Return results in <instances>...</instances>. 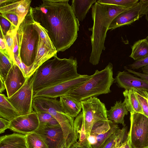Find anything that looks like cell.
Returning <instances> with one entry per match:
<instances>
[{
	"label": "cell",
	"mask_w": 148,
	"mask_h": 148,
	"mask_svg": "<svg viewBox=\"0 0 148 148\" xmlns=\"http://www.w3.org/2000/svg\"><path fill=\"white\" fill-rule=\"evenodd\" d=\"M14 64L8 51L0 50V76L4 80Z\"/></svg>",
	"instance_id": "cell-27"
},
{
	"label": "cell",
	"mask_w": 148,
	"mask_h": 148,
	"mask_svg": "<svg viewBox=\"0 0 148 148\" xmlns=\"http://www.w3.org/2000/svg\"><path fill=\"white\" fill-rule=\"evenodd\" d=\"M39 122L37 129L60 125L56 119L49 114L45 112H36Z\"/></svg>",
	"instance_id": "cell-28"
},
{
	"label": "cell",
	"mask_w": 148,
	"mask_h": 148,
	"mask_svg": "<svg viewBox=\"0 0 148 148\" xmlns=\"http://www.w3.org/2000/svg\"><path fill=\"white\" fill-rule=\"evenodd\" d=\"M0 30L4 36L10 31L14 29L17 30L8 20L0 15Z\"/></svg>",
	"instance_id": "cell-35"
},
{
	"label": "cell",
	"mask_w": 148,
	"mask_h": 148,
	"mask_svg": "<svg viewBox=\"0 0 148 148\" xmlns=\"http://www.w3.org/2000/svg\"><path fill=\"white\" fill-rule=\"evenodd\" d=\"M73 126L75 138V143L79 145H89L82 111L75 118L74 121Z\"/></svg>",
	"instance_id": "cell-21"
},
{
	"label": "cell",
	"mask_w": 148,
	"mask_h": 148,
	"mask_svg": "<svg viewBox=\"0 0 148 148\" xmlns=\"http://www.w3.org/2000/svg\"><path fill=\"white\" fill-rule=\"evenodd\" d=\"M125 70L129 73H131L134 75L138 76L142 79L148 83V75L139 72H136L130 69H128L126 66L124 67Z\"/></svg>",
	"instance_id": "cell-40"
},
{
	"label": "cell",
	"mask_w": 148,
	"mask_h": 148,
	"mask_svg": "<svg viewBox=\"0 0 148 148\" xmlns=\"http://www.w3.org/2000/svg\"><path fill=\"white\" fill-rule=\"evenodd\" d=\"M0 97L1 118L10 121L21 116L18 111L9 101L4 94L1 93Z\"/></svg>",
	"instance_id": "cell-22"
},
{
	"label": "cell",
	"mask_w": 148,
	"mask_h": 148,
	"mask_svg": "<svg viewBox=\"0 0 148 148\" xmlns=\"http://www.w3.org/2000/svg\"><path fill=\"white\" fill-rule=\"evenodd\" d=\"M76 59L54 58L43 63L33 75L34 92L79 77Z\"/></svg>",
	"instance_id": "cell-2"
},
{
	"label": "cell",
	"mask_w": 148,
	"mask_h": 148,
	"mask_svg": "<svg viewBox=\"0 0 148 148\" xmlns=\"http://www.w3.org/2000/svg\"><path fill=\"white\" fill-rule=\"evenodd\" d=\"M138 90L143 96L146 99L148 105V91L144 90Z\"/></svg>",
	"instance_id": "cell-44"
},
{
	"label": "cell",
	"mask_w": 148,
	"mask_h": 148,
	"mask_svg": "<svg viewBox=\"0 0 148 148\" xmlns=\"http://www.w3.org/2000/svg\"><path fill=\"white\" fill-rule=\"evenodd\" d=\"M126 142L124 143L119 148H125Z\"/></svg>",
	"instance_id": "cell-49"
},
{
	"label": "cell",
	"mask_w": 148,
	"mask_h": 148,
	"mask_svg": "<svg viewBox=\"0 0 148 148\" xmlns=\"http://www.w3.org/2000/svg\"><path fill=\"white\" fill-rule=\"evenodd\" d=\"M97 2L105 5L119 6L125 8L131 7L138 2V0H99Z\"/></svg>",
	"instance_id": "cell-31"
},
{
	"label": "cell",
	"mask_w": 148,
	"mask_h": 148,
	"mask_svg": "<svg viewBox=\"0 0 148 148\" xmlns=\"http://www.w3.org/2000/svg\"><path fill=\"white\" fill-rule=\"evenodd\" d=\"M69 0H43L30 10L34 21L46 31L57 52L69 49L77 37L80 25Z\"/></svg>",
	"instance_id": "cell-1"
},
{
	"label": "cell",
	"mask_w": 148,
	"mask_h": 148,
	"mask_svg": "<svg viewBox=\"0 0 148 148\" xmlns=\"http://www.w3.org/2000/svg\"><path fill=\"white\" fill-rule=\"evenodd\" d=\"M0 148H27L26 135L14 133L1 136Z\"/></svg>",
	"instance_id": "cell-18"
},
{
	"label": "cell",
	"mask_w": 148,
	"mask_h": 148,
	"mask_svg": "<svg viewBox=\"0 0 148 148\" xmlns=\"http://www.w3.org/2000/svg\"><path fill=\"white\" fill-rule=\"evenodd\" d=\"M27 78L19 67L14 64L4 80L7 97H10L21 88Z\"/></svg>",
	"instance_id": "cell-15"
},
{
	"label": "cell",
	"mask_w": 148,
	"mask_h": 148,
	"mask_svg": "<svg viewBox=\"0 0 148 148\" xmlns=\"http://www.w3.org/2000/svg\"><path fill=\"white\" fill-rule=\"evenodd\" d=\"M0 15L8 20L18 29L21 23L17 15L9 12L0 13Z\"/></svg>",
	"instance_id": "cell-36"
},
{
	"label": "cell",
	"mask_w": 148,
	"mask_h": 148,
	"mask_svg": "<svg viewBox=\"0 0 148 148\" xmlns=\"http://www.w3.org/2000/svg\"><path fill=\"white\" fill-rule=\"evenodd\" d=\"M124 102L130 113H139L144 114L140 104L133 89L125 90L123 92Z\"/></svg>",
	"instance_id": "cell-25"
},
{
	"label": "cell",
	"mask_w": 148,
	"mask_h": 148,
	"mask_svg": "<svg viewBox=\"0 0 148 148\" xmlns=\"http://www.w3.org/2000/svg\"><path fill=\"white\" fill-rule=\"evenodd\" d=\"M60 101L65 113L69 116L76 118L80 113L82 108L81 102L68 95L60 97Z\"/></svg>",
	"instance_id": "cell-20"
},
{
	"label": "cell",
	"mask_w": 148,
	"mask_h": 148,
	"mask_svg": "<svg viewBox=\"0 0 148 148\" xmlns=\"http://www.w3.org/2000/svg\"><path fill=\"white\" fill-rule=\"evenodd\" d=\"M145 18L148 22V13L146 14V15ZM148 41V35L145 38Z\"/></svg>",
	"instance_id": "cell-48"
},
{
	"label": "cell",
	"mask_w": 148,
	"mask_h": 148,
	"mask_svg": "<svg viewBox=\"0 0 148 148\" xmlns=\"http://www.w3.org/2000/svg\"><path fill=\"white\" fill-rule=\"evenodd\" d=\"M31 0H0V13L9 12L18 16L21 23L28 13Z\"/></svg>",
	"instance_id": "cell-14"
},
{
	"label": "cell",
	"mask_w": 148,
	"mask_h": 148,
	"mask_svg": "<svg viewBox=\"0 0 148 148\" xmlns=\"http://www.w3.org/2000/svg\"><path fill=\"white\" fill-rule=\"evenodd\" d=\"M16 29H13L7 32L6 35L4 36L5 39L7 50L11 60L14 64H16L13 55L14 47V36L17 31Z\"/></svg>",
	"instance_id": "cell-33"
},
{
	"label": "cell",
	"mask_w": 148,
	"mask_h": 148,
	"mask_svg": "<svg viewBox=\"0 0 148 148\" xmlns=\"http://www.w3.org/2000/svg\"><path fill=\"white\" fill-rule=\"evenodd\" d=\"M112 69V64L109 62L104 69L96 70L89 79L66 95L81 102L91 97L110 93V86L115 81L113 77Z\"/></svg>",
	"instance_id": "cell-5"
},
{
	"label": "cell",
	"mask_w": 148,
	"mask_h": 148,
	"mask_svg": "<svg viewBox=\"0 0 148 148\" xmlns=\"http://www.w3.org/2000/svg\"><path fill=\"white\" fill-rule=\"evenodd\" d=\"M0 35V50L8 51L6 41L1 31Z\"/></svg>",
	"instance_id": "cell-41"
},
{
	"label": "cell",
	"mask_w": 148,
	"mask_h": 148,
	"mask_svg": "<svg viewBox=\"0 0 148 148\" xmlns=\"http://www.w3.org/2000/svg\"><path fill=\"white\" fill-rule=\"evenodd\" d=\"M148 13V0H140L129 9L116 16L112 21L108 30L130 24Z\"/></svg>",
	"instance_id": "cell-11"
},
{
	"label": "cell",
	"mask_w": 148,
	"mask_h": 148,
	"mask_svg": "<svg viewBox=\"0 0 148 148\" xmlns=\"http://www.w3.org/2000/svg\"><path fill=\"white\" fill-rule=\"evenodd\" d=\"M132 89L134 90L140 104L144 115L148 118V105L146 99L143 96L138 90Z\"/></svg>",
	"instance_id": "cell-37"
},
{
	"label": "cell",
	"mask_w": 148,
	"mask_h": 148,
	"mask_svg": "<svg viewBox=\"0 0 148 148\" xmlns=\"http://www.w3.org/2000/svg\"><path fill=\"white\" fill-rule=\"evenodd\" d=\"M0 92L1 93L3 92L6 89L5 85V81L0 76Z\"/></svg>",
	"instance_id": "cell-45"
},
{
	"label": "cell",
	"mask_w": 148,
	"mask_h": 148,
	"mask_svg": "<svg viewBox=\"0 0 148 148\" xmlns=\"http://www.w3.org/2000/svg\"><path fill=\"white\" fill-rule=\"evenodd\" d=\"M69 148H91L88 144L79 145L75 143L73 144Z\"/></svg>",
	"instance_id": "cell-43"
},
{
	"label": "cell",
	"mask_w": 148,
	"mask_h": 148,
	"mask_svg": "<svg viewBox=\"0 0 148 148\" xmlns=\"http://www.w3.org/2000/svg\"><path fill=\"white\" fill-rule=\"evenodd\" d=\"M35 132L42 139L48 148H62L66 143L60 125L37 129Z\"/></svg>",
	"instance_id": "cell-13"
},
{
	"label": "cell",
	"mask_w": 148,
	"mask_h": 148,
	"mask_svg": "<svg viewBox=\"0 0 148 148\" xmlns=\"http://www.w3.org/2000/svg\"><path fill=\"white\" fill-rule=\"evenodd\" d=\"M113 123L108 120H102L99 121L92 126L90 135H97L106 133L110 129Z\"/></svg>",
	"instance_id": "cell-30"
},
{
	"label": "cell",
	"mask_w": 148,
	"mask_h": 148,
	"mask_svg": "<svg viewBox=\"0 0 148 148\" xmlns=\"http://www.w3.org/2000/svg\"><path fill=\"white\" fill-rule=\"evenodd\" d=\"M10 121L3 118H0V133H4L7 129H9Z\"/></svg>",
	"instance_id": "cell-39"
},
{
	"label": "cell",
	"mask_w": 148,
	"mask_h": 148,
	"mask_svg": "<svg viewBox=\"0 0 148 148\" xmlns=\"http://www.w3.org/2000/svg\"><path fill=\"white\" fill-rule=\"evenodd\" d=\"M33 77H27L22 87L9 98V101L18 111L21 115L30 114L33 111L32 101Z\"/></svg>",
	"instance_id": "cell-9"
},
{
	"label": "cell",
	"mask_w": 148,
	"mask_h": 148,
	"mask_svg": "<svg viewBox=\"0 0 148 148\" xmlns=\"http://www.w3.org/2000/svg\"><path fill=\"white\" fill-rule=\"evenodd\" d=\"M129 57L135 60H139L148 56V41L145 38L136 42L131 47Z\"/></svg>",
	"instance_id": "cell-26"
},
{
	"label": "cell",
	"mask_w": 148,
	"mask_h": 148,
	"mask_svg": "<svg viewBox=\"0 0 148 148\" xmlns=\"http://www.w3.org/2000/svg\"><path fill=\"white\" fill-rule=\"evenodd\" d=\"M128 135L127 127L124 126L115 132L101 148H119L126 141Z\"/></svg>",
	"instance_id": "cell-23"
},
{
	"label": "cell",
	"mask_w": 148,
	"mask_h": 148,
	"mask_svg": "<svg viewBox=\"0 0 148 148\" xmlns=\"http://www.w3.org/2000/svg\"><path fill=\"white\" fill-rule=\"evenodd\" d=\"M128 134L132 148L148 147V118L139 113H130Z\"/></svg>",
	"instance_id": "cell-8"
},
{
	"label": "cell",
	"mask_w": 148,
	"mask_h": 148,
	"mask_svg": "<svg viewBox=\"0 0 148 148\" xmlns=\"http://www.w3.org/2000/svg\"><path fill=\"white\" fill-rule=\"evenodd\" d=\"M25 135L27 148H48L42 139L35 132Z\"/></svg>",
	"instance_id": "cell-29"
},
{
	"label": "cell",
	"mask_w": 148,
	"mask_h": 148,
	"mask_svg": "<svg viewBox=\"0 0 148 148\" xmlns=\"http://www.w3.org/2000/svg\"><path fill=\"white\" fill-rule=\"evenodd\" d=\"M148 65V56L144 58L136 61L129 65L133 69H139Z\"/></svg>",
	"instance_id": "cell-38"
},
{
	"label": "cell",
	"mask_w": 148,
	"mask_h": 148,
	"mask_svg": "<svg viewBox=\"0 0 148 148\" xmlns=\"http://www.w3.org/2000/svg\"><path fill=\"white\" fill-rule=\"evenodd\" d=\"M119 128L117 124L113 123L109 130L105 133L99 134L96 136L97 143L92 148H101L110 136Z\"/></svg>",
	"instance_id": "cell-32"
},
{
	"label": "cell",
	"mask_w": 148,
	"mask_h": 148,
	"mask_svg": "<svg viewBox=\"0 0 148 148\" xmlns=\"http://www.w3.org/2000/svg\"><path fill=\"white\" fill-rule=\"evenodd\" d=\"M125 148H132L131 145L130 137L128 133L127 139L125 145Z\"/></svg>",
	"instance_id": "cell-46"
},
{
	"label": "cell",
	"mask_w": 148,
	"mask_h": 148,
	"mask_svg": "<svg viewBox=\"0 0 148 148\" xmlns=\"http://www.w3.org/2000/svg\"><path fill=\"white\" fill-rule=\"evenodd\" d=\"M84 114L87 138L90 135L93 125L99 121L108 120L104 103L95 97L81 102Z\"/></svg>",
	"instance_id": "cell-7"
},
{
	"label": "cell",
	"mask_w": 148,
	"mask_h": 148,
	"mask_svg": "<svg viewBox=\"0 0 148 148\" xmlns=\"http://www.w3.org/2000/svg\"><path fill=\"white\" fill-rule=\"evenodd\" d=\"M92 75H81L79 77L34 92L33 98L38 97L56 98L66 95L70 92L84 83Z\"/></svg>",
	"instance_id": "cell-10"
},
{
	"label": "cell",
	"mask_w": 148,
	"mask_h": 148,
	"mask_svg": "<svg viewBox=\"0 0 148 148\" xmlns=\"http://www.w3.org/2000/svg\"><path fill=\"white\" fill-rule=\"evenodd\" d=\"M62 148H68L66 144Z\"/></svg>",
	"instance_id": "cell-50"
},
{
	"label": "cell",
	"mask_w": 148,
	"mask_h": 148,
	"mask_svg": "<svg viewBox=\"0 0 148 148\" xmlns=\"http://www.w3.org/2000/svg\"><path fill=\"white\" fill-rule=\"evenodd\" d=\"M115 80L119 87L125 90L135 89L148 91V83L125 71L119 72Z\"/></svg>",
	"instance_id": "cell-16"
},
{
	"label": "cell",
	"mask_w": 148,
	"mask_h": 148,
	"mask_svg": "<svg viewBox=\"0 0 148 148\" xmlns=\"http://www.w3.org/2000/svg\"><path fill=\"white\" fill-rule=\"evenodd\" d=\"M39 120L36 112L21 115L10 121L9 129L18 133L27 135L35 132L38 128Z\"/></svg>",
	"instance_id": "cell-12"
},
{
	"label": "cell",
	"mask_w": 148,
	"mask_h": 148,
	"mask_svg": "<svg viewBox=\"0 0 148 148\" xmlns=\"http://www.w3.org/2000/svg\"><path fill=\"white\" fill-rule=\"evenodd\" d=\"M124 101H116L111 109L107 111L108 119L115 124L120 123L125 126L124 117L128 112Z\"/></svg>",
	"instance_id": "cell-19"
},
{
	"label": "cell",
	"mask_w": 148,
	"mask_h": 148,
	"mask_svg": "<svg viewBox=\"0 0 148 148\" xmlns=\"http://www.w3.org/2000/svg\"><path fill=\"white\" fill-rule=\"evenodd\" d=\"M56 53L57 52L49 49L40 37L36 59L27 77L32 76L40 65L46 61L54 57L56 55Z\"/></svg>",
	"instance_id": "cell-17"
},
{
	"label": "cell",
	"mask_w": 148,
	"mask_h": 148,
	"mask_svg": "<svg viewBox=\"0 0 148 148\" xmlns=\"http://www.w3.org/2000/svg\"><path fill=\"white\" fill-rule=\"evenodd\" d=\"M91 8L93 25L88 29L92 32L90 36L92 50L89 61L96 65L99 63L102 50L105 49L104 42L110 24L118 15L131 7L103 5L96 1Z\"/></svg>",
	"instance_id": "cell-3"
},
{
	"label": "cell",
	"mask_w": 148,
	"mask_h": 148,
	"mask_svg": "<svg viewBox=\"0 0 148 148\" xmlns=\"http://www.w3.org/2000/svg\"><path fill=\"white\" fill-rule=\"evenodd\" d=\"M34 21L29 10L16 32L20 59L31 69L36 59L40 38Z\"/></svg>",
	"instance_id": "cell-4"
},
{
	"label": "cell",
	"mask_w": 148,
	"mask_h": 148,
	"mask_svg": "<svg viewBox=\"0 0 148 148\" xmlns=\"http://www.w3.org/2000/svg\"><path fill=\"white\" fill-rule=\"evenodd\" d=\"M96 0H72L71 5L73 13L79 21H82L92 5Z\"/></svg>",
	"instance_id": "cell-24"
},
{
	"label": "cell",
	"mask_w": 148,
	"mask_h": 148,
	"mask_svg": "<svg viewBox=\"0 0 148 148\" xmlns=\"http://www.w3.org/2000/svg\"><path fill=\"white\" fill-rule=\"evenodd\" d=\"M87 140L90 147L92 148V147L97 143V140L96 136L90 135L87 138Z\"/></svg>",
	"instance_id": "cell-42"
},
{
	"label": "cell",
	"mask_w": 148,
	"mask_h": 148,
	"mask_svg": "<svg viewBox=\"0 0 148 148\" xmlns=\"http://www.w3.org/2000/svg\"><path fill=\"white\" fill-rule=\"evenodd\" d=\"M34 25L38 29L40 37L48 48L51 50L57 53L48 36L47 31L39 24L35 21L34 22Z\"/></svg>",
	"instance_id": "cell-34"
},
{
	"label": "cell",
	"mask_w": 148,
	"mask_h": 148,
	"mask_svg": "<svg viewBox=\"0 0 148 148\" xmlns=\"http://www.w3.org/2000/svg\"><path fill=\"white\" fill-rule=\"evenodd\" d=\"M145 148H148V147H145Z\"/></svg>",
	"instance_id": "cell-51"
},
{
	"label": "cell",
	"mask_w": 148,
	"mask_h": 148,
	"mask_svg": "<svg viewBox=\"0 0 148 148\" xmlns=\"http://www.w3.org/2000/svg\"><path fill=\"white\" fill-rule=\"evenodd\" d=\"M32 107L36 112L47 113L56 119L62 129L67 146L75 143L74 118L65 113L60 101L56 98L36 97L33 98Z\"/></svg>",
	"instance_id": "cell-6"
},
{
	"label": "cell",
	"mask_w": 148,
	"mask_h": 148,
	"mask_svg": "<svg viewBox=\"0 0 148 148\" xmlns=\"http://www.w3.org/2000/svg\"><path fill=\"white\" fill-rule=\"evenodd\" d=\"M142 70L143 73L148 75V65L142 67Z\"/></svg>",
	"instance_id": "cell-47"
}]
</instances>
